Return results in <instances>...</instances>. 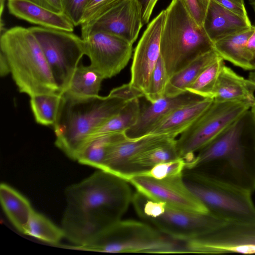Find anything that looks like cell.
Segmentation results:
<instances>
[{
    "mask_svg": "<svg viewBox=\"0 0 255 255\" xmlns=\"http://www.w3.org/2000/svg\"><path fill=\"white\" fill-rule=\"evenodd\" d=\"M66 207L62 221L65 237L84 245L121 220L133 193L126 179L99 170L65 191Z\"/></svg>",
    "mask_w": 255,
    "mask_h": 255,
    "instance_id": "1",
    "label": "cell"
},
{
    "mask_svg": "<svg viewBox=\"0 0 255 255\" xmlns=\"http://www.w3.org/2000/svg\"><path fill=\"white\" fill-rule=\"evenodd\" d=\"M185 169L254 193L255 124L250 109L201 149Z\"/></svg>",
    "mask_w": 255,
    "mask_h": 255,
    "instance_id": "2",
    "label": "cell"
},
{
    "mask_svg": "<svg viewBox=\"0 0 255 255\" xmlns=\"http://www.w3.org/2000/svg\"><path fill=\"white\" fill-rule=\"evenodd\" d=\"M127 102L109 95L79 98L62 94L53 126L56 146L77 160L94 132Z\"/></svg>",
    "mask_w": 255,
    "mask_h": 255,
    "instance_id": "3",
    "label": "cell"
},
{
    "mask_svg": "<svg viewBox=\"0 0 255 255\" xmlns=\"http://www.w3.org/2000/svg\"><path fill=\"white\" fill-rule=\"evenodd\" d=\"M0 47L20 92L30 97L60 93L41 48L28 28L17 26L4 30Z\"/></svg>",
    "mask_w": 255,
    "mask_h": 255,
    "instance_id": "4",
    "label": "cell"
},
{
    "mask_svg": "<svg viewBox=\"0 0 255 255\" xmlns=\"http://www.w3.org/2000/svg\"><path fill=\"white\" fill-rule=\"evenodd\" d=\"M165 10L160 51L170 78L197 57L214 49V43L180 0H172Z\"/></svg>",
    "mask_w": 255,
    "mask_h": 255,
    "instance_id": "5",
    "label": "cell"
},
{
    "mask_svg": "<svg viewBox=\"0 0 255 255\" xmlns=\"http://www.w3.org/2000/svg\"><path fill=\"white\" fill-rule=\"evenodd\" d=\"M71 249L104 253H184V242L172 239L143 221H118L88 243Z\"/></svg>",
    "mask_w": 255,
    "mask_h": 255,
    "instance_id": "6",
    "label": "cell"
},
{
    "mask_svg": "<svg viewBox=\"0 0 255 255\" xmlns=\"http://www.w3.org/2000/svg\"><path fill=\"white\" fill-rule=\"evenodd\" d=\"M184 181L209 213L226 222L255 221V205L252 193L185 169Z\"/></svg>",
    "mask_w": 255,
    "mask_h": 255,
    "instance_id": "7",
    "label": "cell"
},
{
    "mask_svg": "<svg viewBox=\"0 0 255 255\" xmlns=\"http://www.w3.org/2000/svg\"><path fill=\"white\" fill-rule=\"evenodd\" d=\"M247 101L218 102L213 100L202 114L176 139L179 155L188 166L196 152L221 134L251 109Z\"/></svg>",
    "mask_w": 255,
    "mask_h": 255,
    "instance_id": "8",
    "label": "cell"
},
{
    "mask_svg": "<svg viewBox=\"0 0 255 255\" xmlns=\"http://www.w3.org/2000/svg\"><path fill=\"white\" fill-rule=\"evenodd\" d=\"M28 28L37 40L63 94L85 55L84 40L70 31L39 26Z\"/></svg>",
    "mask_w": 255,
    "mask_h": 255,
    "instance_id": "9",
    "label": "cell"
},
{
    "mask_svg": "<svg viewBox=\"0 0 255 255\" xmlns=\"http://www.w3.org/2000/svg\"><path fill=\"white\" fill-rule=\"evenodd\" d=\"M185 243L186 253L255 254V221L225 222Z\"/></svg>",
    "mask_w": 255,
    "mask_h": 255,
    "instance_id": "10",
    "label": "cell"
},
{
    "mask_svg": "<svg viewBox=\"0 0 255 255\" xmlns=\"http://www.w3.org/2000/svg\"><path fill=\"white\" fill-rule=\"evenodd\" d=\"M83 39L90 65L104 79L119 74L131 57L132 44L115 35L96 32Z\"/></svg>",
    "mask_w": 255,
    "mask_h": 255,
    "instance_id": "11",
    "label": "cell"
},
{
    "mask_svg": "<svg viewBox=\"0 0 255 255\" xmlns=\"http://www.w3.org/2000/svg\"><path fill=\"white\" fill-rule=\"evenodd\" d=\"M143 222L172 239L185 241L202 235L226 221L210 213L181 210L166 204L159 215Z\"/></svg>",
    "mask_w": 255,
    "mask_h": 255,
    "instance_id": "12",
    "label": "cell"
},
{
    "mask_svg": "<svg viewBox=\"0 0 255 255\" xmlns=\"http://www.w3.org/2000/svg\"><path fill=\"white\" fill-rule=\"evenodd\" d=\"M128 182L136 191L173 207L199 213H209L186 185L183 174L161 179L135 175Z\"/></svg>",
    "mask_w": 255,
    "mask_h": 255,
    "instance_id": "13",
    "label": "cell"
},
{
    "mask_svg": "<svg viewBox=\"0 0 255 255\" xmlns=\"http://www.w3.org/2000/svg\"><path fill=\"white\" fill-rule=\"evenodd\" d=\"M81 25V38L96 32L120 37L133 44L143 26L136 0H125L94 19Z\"/></svg>",
    "mask_w": 255,
    "mask_h": 255,
    "instance_id": "14",
    "label": "cell"
},
{
    "mask_svg": "<svg viewBox=\"0 0 255 255\" xmlns=\"http://www.w3.org/2000/svg\"><path fill=\"white\" fill-rule=\"evenodd\" d=\"M165 16V10H163L152 20L134 49L129 83L144 93L160 56V36Z\"/></svg>",
    "mask_w": 255,
    "mask_h": 255,
    "instance_id": "15",
    "label": "cell"
},
{
    "mask_svg": "<svg viewBox=\"0 0 255 255\" xmlns=\"http://www.w3.org/2000/svg\"><path fill=\"white\" fill-rule=\"evenodd\" d=\"M203 98L188 91L177 96H164L149 103L140 109L135 124L127 130L125 135L128 139H136L150 134L154 127L166 116L176 109L199 101Z\"/></svg>",
    "mask_w": 255,
    "mask_h": 255,
    "instance_id": "16",
    "label": "cell"
},
{
    "mask_svg": "<svg viewBox=\"0 0 255 255\" xmlns=\"http://www.w3.org/2000/svg\"><path fill=\"white\" fill-rule=\"evenodd\" d=\"M166 134L150 133L114 144L106 156L103 170L123 178L128 162L142 152L175 139Z\"/></svg>",
    "mask_w": 255,
    "mask_h": 255,
    "instance_id": "17",
    "label": "cell"
},
{
    "mask_svg": "<svg viewBox=\"0 0 255 255\" xmlns=\"http://www.w3.org/2000/svg\"><path fill=\"white\" fill-rule=\"evenodd\" d=\"M252 26L250 20L229 10L214 0L210 1L203 24V29L213 43Z\"/></svg>",
    "mask_w": 255,
    "mask_h": 255,
    "instance_id": "18",
    "label": "cell"
},
{
    "mask_svg": "<svg viewBox=\"0 0 255 255\" xmlns=\"http://www.w3.org/2000/svg\"><path fill=\"white\" fill-rule=\"evenodd\" d=\"M8 9L15 17L39 26L73 32L74 25L63 13L49 10L31 0H8Z\"/></svg>",
    "mask_w": 255,
    "mask_h": 255,
    "instance_id": "19",
    "label": "cell"
},
{
    "mask_svg": "<svg viewBox=\"0 0 255 255\" xmlns=\"http://www.w3.org/2000/svg\"><path fill=\"white\" fill-rule=\"evenodd\" d=\"M213 101V99L204 98L176 109L163 119L150 133L166 134L175 138L187 129Z\"/></svg>",
    "mask_w": 255,
    "mask_h": 255,
    "instance_id": "20",
    "label": "cell"
},
{
    "mask_svg": "<svg viewBox=\"0 0 255 255\" xmlns=\"http://www.w3.org/2000/svg\"><path fill=\"white\" fill-rule=\"evenodd\" d=\"M254 92L247 79L225 64L218 76L212 98L218 102L247 101L253 104L255 102Z\"/></svg>",
    "mask_w": 255,
    "mask_h": 255,
    "instance_id": "21",
    "label": "cell"
},
{
    "mask_svg": "<svg viewBox=\"0 0 255 255\" xmlns=\"http://www.w3.org/2000/svg\"><path fill=\"white\" fill-rule=\"evenodd\" d=\"M0 200L9 220L18 231L25 234L34 212L29 201L5 183L0 185Z\"/></svg>",
    "mask_w": 255,
    "mask_h": 255,
    "instance_id": "22",
    "label": "cell"
},
{
    "mask_svg": "<svg viewBox=\"0 0 255 255\" xmlns=\"http://www.w3.org/2000/svg\"><path fill=\"white\" fill-rule=\"evenodd\" d=\"M180 158L176 139L164 144L148 149L130 160L126 166L123 178L128 181L133 176L146 171L154 165Z\"/></svg>",
    "mask_w": 255,
    "mask_h": 255,
    "instance_id": "23",
    "label": "cell"
},
{
    "mask_svg": "<svg viewBox=\"0 0 255 255\" xmlns=\"http://www.w3.org/2000/svg\"><path fill=\"white\" fill-rule=\"evenodd\" d=\"M219 56L213 49L196 58L169 79L164 96L172 97L186 92L187 88Z\"/></svg>",
    "mask_w": 255,
    "mask_h": 255,
    "instance_id": "24",
    "label": "cell"
},
{
    "mask_svg": "<svg viewBox=\"0 0 255 255\" xmlns=\"http://www.w3.org/2000/svg\"><path fill=\"white\" fill-rule=\"evenodd\" d=\"M252 26L245 31L228 36L214 43V49L224 60L245 70L254 71L250 61L248 59L245 46L254 30Z\"/></svg>",
    "mask_w": 255,
    "mask_h": 255,
    "instance_id": "25",
    "label": "cell"
},
{
    "mask_svg": "<svg viewBox=\"0 0 255 255\" xmlns=\"http://www.w3.org/2000/svg\"><path fill=\"white\" fill-rule=\"evenodd\" d=\"M127 138L125 132L104 134L93 138L83 148L77 160L81 164L102 170L111 146Z\"/></svg>",
    "mask_w": 255,
    "mask_h": 255,
    "instance_id": "26",
    "label": "cell"
},
{
    "mask_svg": "<svg viewBox=\"0 0 255 255\" xmlns=\"http://www.w3.org/2000/svg\"><path fill=\"white\" fill-rule=\"evenodd\" d=\"M103 80L102 76L90 65L84 66L80 63L63 94L79 98L99 96Z\"/></svg>",
    "mask_w": 255,
    "mask_h": 255,
    "instance_id": "27",
    "label": "cell"
},
{
    "mask_svg": "<svg viewBox=\"0 0 255 255\" xmlns=\"http://www.w3.org/2000/svg\"><path fill=\"white\" fill-rule=\"evenodd\" d=\"M140 109L139 99L128 102L117 114L110 118L94 132L89 140L104 134L125 132L135 124Z\"/></svg>",
    "mask_w": 255,
    "mask_h": 255,
    "instance_id": "28",
    "label": "cell"
},
{
    "mask_svg": "<svg viewBox=\"0 0 255 255\" xmlns=\"http://www.w3.org/2000/svg\"><path fill=\"white\" fill-rule=\"evenodd\" d=\"M62 94H42L30 97V105L36 122L40 125L54 126L62 99Z\"/></svg>",
    "mask_w": 255,
    "mask_h": 255,
    "instance_id": "29",
    "label": "cell"
},
{
    "mask_svg": "<svg viewBox=\"0 0 255 255\" xmlns=\"http://www.w3.org/2000/svg\"><path fill=\"white\" fill-rule=\"evenodd\" d=\"M25 235L51 244L58 243L65 237L62 228L58 227L44 215L35 211L30 218Z\"/></svg>",
    "mask_w": 255,
    "mask_h": 255,
    "instance_id": "30",
    "label": "cell"
},
{
    "mask_svg": "<svg viewBox=\"0 0 255 255\" xmlns=\"http://www.w3.org/2000/svg\"><path fill=\"white\" fill-rule=\"evenodd\" d=\"M224 60L220 56L186 89V91L203 98H212L213 91L220 72L225 65Z\"/></svg>",
    "mask_w": 255,
    "mask_h": 255,
    "instance_id": "31",
    "label": "cell"
},
{
    "mask_svg": "<svg viewBox=\"0 0 255 255\" xmlns=\"http://www.w3.org/2000/svg\"><path fill=\"white\" fill-rule=\"evenodd\" d=\"M169 79L160 55L152 72L144 93V97L149 103H153L164 96Z\"/></svg>",
    "mask_w": 255,
    "mask_h": 255,
    "instance_id": "32",
    "label": "cell"
},
{
    "mask_svg": "<svg viewBox=\"0 0 255 255\" xmlns=\"http://www.w3.org/2000/svg\"><path fill=\"white\" fill-rule=\"evenodd\" d=\"M186 166L185 161L181 158H179L157 164L136 175L145 176L157 179H161L182 174L186 168Z\"/></svg>",
    "mask_w": 255,
    "mask_h": 255,
    "instance_id": "33",
    "label": "cell"
},
{
    "mask_svg": "<svg viewBox=\"0 0 255 255\" xmlns=\"http://www.w3.org/2000/svg\"><path fill=\"white\" fill-rule=\"evenodd\" d=\"M125 0H91L87 4L81 24L88 22Z\"/></svg>",
    "mask_w": 255,
    "mask_h": 255,
    "instance_id": "34",
    "label": "cell"
},
{
    "mask_svg": "<svg viewBox=\"0 0 255 255\" xmlns=\"http://www.w3.org/2000/svg\"><path fill=\"white\" fill-rule=\"evenodd\" d=\"M91 0H62L63 13L75 26L81 25L85 8Z\"/></svg>",
    "mask_w": 255,
    "mask_h": 255,
    "instance_id": "35",
    "label": "cell"
},
{
    "mask_svg": "<svg viewBox=\"0 0 255 255\" xmlns=\"http://www.w3.org/2000/svg\"><path fill=\"white\" fill-rule=\"evenodd\" d=\"M200 27H203L205 15L211 0H180Z\"/></svg>",
    "mask_w": 255,
    "mask_h": 255,
    "instance_id": "36",
    "label": "cell"
},
{
    "mask_svg": "<svg viewBox=\"0 0 255 255\" xmlns=\"http://www.w3.org/2000/svg\"><path fill=\"white\" fill-rule=\"evenodd\" d=\"M108 95L129 102L144 97V93L128 83L112 89Z\"/></svg>",
    "mask_w": 255,
    "mask_h": 255,
    "instance_id": "37",
    "label": "cell"
},
{
    "mask_svg": "<svg viewBox=\"0 0 255 255\" xmlns=\"http://www.w3.org/2000/svg\"><path fill=\"white\" fill-rule=\"evenodd\" d=\"M229 10L250 20L245 6L234 0H214Z\"/></svg>",
    "mask_w": 255,
    "mask_h": 255,
    "instance_id": "38",
    "label": "cell"
},
{
    "mask_svg": "<svg viewBox=\"0 0 255 255\" xmlns=\"http://www.w3.org/2000/svg\"><path fill=\"white\" fill-rule=\"evenodd\" d=\"M140 7L142 25L148 23L158 0H136Z\"/></svg>",
    "mask_w": 255,
    "mask_h": 255,
    "instance_id": "39",
    "label": "cell"
},
{
    "mask_svg": "<svg viewBox=\"0 0 255 255\" xmlns=\"http://www.w3.org/2000/svg\"><path fill=\"white\" fill-rule=\"evenodd\" d=\"M36 3L57 13H63L62 0H31Z\"/></svg>",
    "mask_w": 255,
    "mask_h": 255,
    "instance_id": "40",
    "label": "cell"
},
{
    "mask_svg": "<svg viewBox=\"0 0 255 255\" xmlns=\"http://www.w3.org/2000/svg\"><path fill=\"white\" fill-rule=\"evenodd\" d=\"M245 51L248 59L252 63L255 58V28L246 42Z\"/></svg>",
    "mask_w": 255,
    "mask_h": 255,
    "instance_id": "41",
    "label": "cell"
},
{
    "mask_svg": "<svg viewBox=\"0 0 255 255\" xmlns=\"http://www.w3.org/2000/svg\"><path fill=\"white\" fill-rule=\"evenodd\" d=\"M10 69L6 58L2 53H0V75L4 77L10 73Z\"/></svg>",
    "mask_w": 255,
    "mask_h": 255,
    "instance_id": "42",
    "label": "cell"
},
{
    "mask_svg": "<svg viewBox=\"0 0 255 255\" xmlns=\"http://www.w3.org/2000/svg\"><path fill=\"white\" fill-rule=\"evenodd\" d=\"M247 82L250 88L255 91V70L251 71L250 73L248 78L247 79Z\"/></svg>",
    "mask_w": 255,
    "mask_h": 255,
    "instance_id": "43",
    "label": "cell"
},
{
    "mask_svg": "<svg viewBox=\"0 0 255 255\" xmlns=\"http://www.w3.org/2000/svg\"><path fill=\"white\" fill-rule=\"evenodd\" d=\"M249 3L250 5L252 6L254 12L255 19L254 24L253 25L255 27V0H249Z\"/></svg>",
    "mask_w": 255,
    "mask_h": 255,
    "instance_id": "44",
    "label": "cell"
},
{
    "mask_svg": "<svg viewBox=\"0 0 255 255\" xmlns=\"http://www.w3.org/2000/svg\"><path fill=\"white\" fill-rule=\"evenodd\" d=\"M250 110L252 112V115H253V117L254 118V120L255 122V102L253 104V105H252Z\"/></svg>",
    "mask_w": 255,
    "mask_h": 255,
    "instance_id": "45",
    "label": "cell"
},
{
    "mask_svg": "<svg viewBox=\"0 0 255 255\" xmlns=\"http://www.w3.org/2000/svg\"><path fill=\"white\" fill-rule=\"evenodd\" d=\"M234 1L237 2L240 4L245 6L244 0H234Z\"/></svg>",
    "mask_w": 255,
    "mask_h": 255,
    "instance_id": "46",
    "label": "cell"
},
{
    "mask_svg": "<svg viewBox=\"0 0 255 255\" xmlns=\"http://www.w3.org/2000/svg\"><path fill=\"white\" fill-rule=\"evenodd\" d=\"M251 63L254 71L255 70V58L252 61Z\"/></svg>",
    "mask_w": 255,
    "mask_h": 255,
    "instance_id": "47",
    "label": "cell"
}]
</instances>
